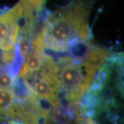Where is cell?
I'll return each instance as SVG.
<instances>
[{"label":"cell","mask_w":124,"mask_h":124,"mask_svg":"<svg viewBox=\"0 0 124 124\" xmlns=\"http://www.w3.org/2000/svg\"><path fill=\"white\" fill-rule=\"evenodd\" d=\"M47 0H20L23 4L31 7L36 13L39 14L43 10Z\"/></svg>","instance_id":"9c48e42d"},{"label":"cell","mask_w":124,"mask_h":124,"mask_svg":"<svg viewBox=\"0 0 124 124\" xmlns=\"http://www.w3.org/2000/svg\"><path fill=\"white\" fill-rule=\"evenodd\" d=\"M23 12V6L19 1L0 13V49L8 50L15 48Z\"/></svg>","instance_id":"5b68a950"},{"label":"cell","mask_w":124,"mask_h":124,"mask_svg":"<svg viewBox=\"0 0 124 124\" xmlns=\"http://www.w3.org/2000/svg\"><path fill=\"white\" fill-rule=\"evenodd\" d=\"M17 75L8 68H0V87L13 89L16 82Z\"/></svg>","instance_id":"ba28073f"},{"label":"cell","mask_w":124,"mask_h":124,"mask_svg":"<svg viewBox=\"0 0 124 124\" xmlns=\"http://www.w3.org/2000/svg\"><path fill=\"white\" fill-rule=\"evenodd\" d=\"M42 63L43 53L30 49L22 63V68L19 70V77H22L39 70Z\"/></svg>","instance_id":"8992f818"},{"label":"cell","mask_w":124,"mask_h":124,"mask_svg":"<svg viewBox=\"0 0 124 124\" xmlns=\"http://www.w3.org/2000/svg\"><path fill=\"white\" fill-rule=\"evenodd\" d=\"M1 124H25L23 123H22L20 121H15V120H8L7 121H6L4 123H2Z\"/></svg>","instance_id":"30bf717a"},{"label":"cell","mask_w":124,"mask_h":124,"mask_svg":"<svg viewBox=\"0 0 124 124\" xmlns=\"http://www.w3.org/2000/svg\"><path fill=\"white\" fill-rule=\"evenodd\" d=\"M41 124H98L85 113L79 100L50 106Z\"/></svg>","instance_id":"277c9868"},{"label":"cell","mask_w":124,"mask_h":124,"mask_svg":"<svg viewBox=\"0 0 124 124\" xmlns=\"http://www.w3.org/2000/svg\"><path fill=\"white\" fill-rule=\"evenodd\" d=\"M81 99L86 115L98 124H121L124 54L107 58Z\"/></svg>","instance_id":"7a4b0ae2"},{"label":"cell","mask_w":124,"mask_h":124,"mask_svg":"<svg viewBox=\"0 0 124 124\" xmlns=\"http://www.w3.org/2000/svg\"><path fill=\"white\" fill-rule=\"evenodd\" d=\"M93 0H73L48 14L39 31H33L30 49L45 54L64 53L92 39L89 15Z\"/></svg>","instance_id":"6da1fadb"},{"label":"cell","mask_w":124,"mask_h":124,"mask_svg":"<svg viewBox=\"0 0 124 124\" xmlns=\"http://www.w3.org/2000/svg\"><path fill=\"white\" fill-rule=\"evenodd\" d=\"M111 54L110 50L90 39L64 53L48 54L53 60L55 79L63 99L68 102L79 101Z\"/></svg>","instance_id":"3957f363"},{"label":"cell","mask_w":124,"mask_h":124,"mask_svg":"<svg viewBox=\"0 0 124 124\" xmlns=\"http://www.w3.org/2000/svg\"><path fill=\"white\" fill-rule=\"evenodd\" d=\"M15 97L13 89L0 87V124L8 121V110L15 99Z\"/></svg>","instance_id":"52a82bcc"}]
</instances>
